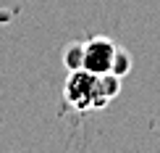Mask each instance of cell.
Here are the masks:
<instances>
[{"label": "cell", "instance_id": "6da1fadb", "mask_svg": "<svg viewBox=\"0 0 160 153\" xmlns=\"http://www.w3.org/2000/svg\"><path fill=\"white\" fill-rule=\"evenodd\" d=\"M66 101L79 111H89V108H102L108 106L100 98V87H97V74L87 69H76L71 71L66 79Z\"/></svg>", "mask_w": 160, "mask_h": 153}, {"label": "cell", "instance_id": "7a4b0ae2", "mask_svg": "<svg viewBox=\"0 0 160 153\" xmlns=\"http://www.w3.org/2000/svg\"><path fill=\"white\" fill-rule=\"evenodd\" d=\"M118 45L108 37H92L89 42H84V69L92 74H108L113 58H116Z\"/></svg>", "mask_w": 160, "mask_h": 153}, {"label": "cell", "instance_id": "3957f363", "mask_svg": "<svg viewBox=\"0 0 160 153\" xmlns=\"http://www.w3.org/2000/svg\"><path fill=\"white\" fill-rule=\"evenodd\" d=\"M63 63H66V69L68 71H76V69H84V45H66V50H63Z\"/></svg>", "mask_w": 160, "mask_h": 153}, {"label": "cell", "instance_id": "277c9868", "mask_svg": "<svg viewBox=\"0 0 160 153\" xmlns=\"http://www.w3.org/2000/svg\"><path fill=\"white\" fill-rule=\"evenodd\" d=\"M129 69H131V56H129L126 50H121V48H118V50H116V58H113L110 71H113L116 77H123Z\"/></svg>", "mask_w": 160, "mask_h": 153}]
</instances>
